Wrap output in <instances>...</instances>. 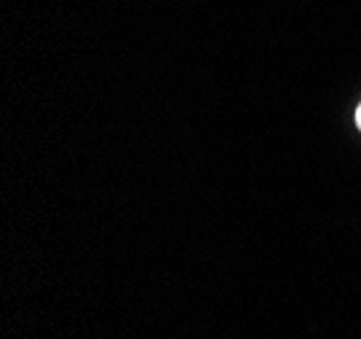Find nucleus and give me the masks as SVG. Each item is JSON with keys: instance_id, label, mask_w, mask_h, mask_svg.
Wrapping results in <instances>:
<instances>
[{"instance_id": "f257e3e1", "label": "nucleus", "mask_w": 361, "mask_h": 339, "mask_svg": "<svg viewBox=\"0 0 361 339\" xmlns=\"http://www.w3.org/2000/svg\"><path fill=\"white\" fill-rule=\"evenodd\" d=\"M356 124H359V130H361V105H359V111H356Z\"/></svg>"}]
</instances>
